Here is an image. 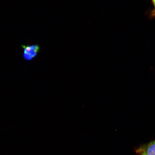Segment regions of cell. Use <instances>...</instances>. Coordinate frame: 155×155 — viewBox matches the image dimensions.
<instances>
[{
  "label": "cell",
  "instance_id": "obj_3",
  "mask_svg": "<svg viewBox=\"0 0 155 155\" xmlns=\"http://www.w3.org/2000/svg\"><path fill=\"white\" fill-rule=\"evenodd\" d=\"M151 2L153 4V8L149 12L148 16L150 19H152L155 18V0H153Z\"/></svg>",
  "mask_w": 155,
  "mask_h": 155
},
{
  "label": "cell",
  "instance_id": "obj_2",
  "mask_svg": "<svg viewBox=\"0 0 155 155\" xmlns=\"http://www.w3.org/2000/svg\"><path fill=\"white\" fill-rule=\"evenodd\" d=\"M137 155H155V140L142 145L135 150Z\"/></svg>",
  "mask_w": 155,
  "mask_h": 155
},
{
  "label": "cell",
  "instance_id": "obj_4",
  "mask_svg": "<svg viewBox=\"0 0 155 155\" xmlns=\"http://www.w3.org/2000/svg\"><path fill=\"white\" fill-rule=\"evenodd\" d=\"M151 1H153V0H151Z\"/></svg>",
  "mask_w": 155,
  "mask_h": 155
},
{
  "label": "cell",
  "instance_id": "obj_1",
  "mask_svg": "<svg viewBox=\"0 0 155 155\" xmlns=\"http://www.w3.org/2000/svg\"><path fill=\"white\" fill-rule=\"evenodd\" d=\"M22 47L23 50V58L27 61H31L35 58L37 55L40 49L37 45H22Z\"/></svg>",
  "mask_w": 155,
  "mask_h": 155
}]
</instances>
